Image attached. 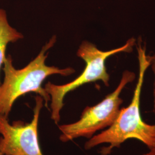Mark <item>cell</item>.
I'll use <instances>...</instances> for the list:
<instances>
[{
	"label": "cell",
	"mask_w": 155,
	"mask_h": 155,
	"mask_svg": "<svg viewBox=\"0 0 155 155\" xmlns=\"http://www.w3.org/2000/svg\"><path fill=\"white\" fill-rule=\"evenodd\" d=\"M141 155H155V146L149 149V150Z\"/></svg>",
	"instance_id": "8"
},
{
	"label": "cell",
	"mask_w": 155,
	"mask_h": 155,
	"mask_svg": "<svg viewBox=\"0 0 155 155\" xmlns=\"http://www.w3.org/2000/svg\"><path fill=\"white\" fill-rule=\"evenodd\" d=\"M56 37L53 36L45 45L37 57L28 65L20 70L16 69L13 65L10 55L6 56L3 70L5 77L0 86V114L8 117L13 105L20 97L30 92L36 93L45 101L48 106L51 97L42 83L51 75L60 74L68 76L75 72L72 68L61 69L54 66H48L45 61L48 54L45 52L55 43Z\"/></svg>",
	"instance_id": "2"
},
{
	"label": "cell",
	"mask_w": 155,
	"mask_h": 155,
	"mask_svg": "<svg viewBox=\"0 0 155 155\" xmlns=\"http://www.w3.org/2000/svg\"><path fill=\"white\" fill-rule=\"evenodd\" d=\"M0 155H2V153H1V152H0Z\"/></svg>",
	"instance_id": "9"
},
{
	"label": "cell",
	"mask_w": 155,
	"mask_h": 155,
	"mask_svg": "<svg viewBox=\"0 0 155 155\" xmlns=\"http://www.w3.org/2000/svg\"><path fill=\"white\" fill-rule=\"evenodd\" d=\"M23 38L22 34L11 26L5 11L0 8V70L5 59L6 50L10 43ZM1 83L0 81V86Z\"/></svg>",
	"instance_id": "6"
},
{
	"label": "cell",
	"mask_w": 155,
	"mask_h": 155,
	"mask_svg": "<svg viewBox=\"0 0 155 155\" xmlns=\"http://www.w3.org/2000/svg\"><path fill=\"white\" fill-rule=\"evenodd\" d=\"M136 75L130 71L122 73L120 82L116 89L98 104L86 107L77 122L59 125L60 140L68 142L79 137L91 138L98 131L107 129L114 121L120 110L123 100L122 91L135 79Z\"/></svg>",
	"instance_id": "4"
},
{
	"label": "cell",
	"mask_w": 155,
	"mask_h": 155,
	"mask_svg": "<svg viewBox=\"0 0 155 155\" xmlns=\"http://www.w3.org/2000/svg\"><path fill=\"white\" fill-rule=\"evenodd\" d=\"M152 67V70L153 72L154 76H155V89H154V106L155 107V55L153 56H151V62H150V65ZM155 129V124L153 125Z\"/></svg>",
	"instance_id": "7"
},
{
	"label": "cell",
	"mask_w": 155,
	"mask_h": 155,
	"mask_svg": "<svg viewBox=\"0 0 155 155\" xmlns=\"http://www.w3.org/2000/svg\"><path fill=\"white\" fill-rule=\"evenodd\" d=\"M137 44L139 75L131 102L127 107L120 109L116 120L109 127L89 139L84 144L86 150H91L101 144H108V147L101 150L100 153L109 155L113 149L120 148L129 139L139 140L148 149L155 146L154 125L144 122L140 113L141 94L145 72L150 65L151 56L147 54L146 48L141 40Z\"/></svg>",
	"instance_id": "1"
},
{
	"label": "cell",
	"mask_w": 155,
	"mask_h": 155,
	"mask_svg": "<svg viewBox=\"0 0 155 155\" xmlns=\"http://www.w3.org/2000/svg\"><path fill=\"white\" fill-rule=\"evenodd\" d=\"M136 41L134 38H131L121 47L107 51L99 50L95 45L87 41L82 43L77 51V55L86 63L82 74L72 82L65 84L56 85L48 82L45 85V90L51 97V119L55 124L60 121L61 111L66 95L84 84L98 81H102L106 86H109L110 75L106 67V59L119 53L132 52Z\"/></svg>",
	"instance_id": "3"
},
{
	"label": "cell",
	"mask_w": 155,
	"mask_h": 155,
	"mask_svg": "<svg viewBox=\"0 0 155 155\" xmlns=\"http://www.w3.org/2000/svg\"><path fill=\"white\" fill-rule=\"evenodd\" d=\"M32 121H17L11 124L8 118L0 114V152L3 155H43L39 144L38 122L43 98L36 97Z\"/></svg>",
	"instance_id": "5"
}]
</instances>
